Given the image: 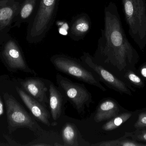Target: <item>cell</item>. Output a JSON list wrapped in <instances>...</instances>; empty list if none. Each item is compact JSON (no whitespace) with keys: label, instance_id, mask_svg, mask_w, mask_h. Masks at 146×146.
<instances>
[{"label":"cell","instance_id":"cell-13","mask_svg":"<svg viewBox=\"0 0 146 146\" xmlns=\"http://www.w3.org/2000/svg\"><path fill=\"white\" fill-rule=\"evenodd\" d=\"M4 54L9 67L12 68L27 70L28 72L35 74L27 67L19 50L13 43H9L7 45Z\"/></svg>","mask_w":146,"mask_h":146},{"label":"cell","instance_id":"cell-15","mask_svg":"<svg viewBox=\"0 0 146 146\" xmlns=\"http://www.w3.org/2000/svg\"><path fill=\"white\" fill-rule=\"evenodd\" d=\"M89 29V24L86 19L80 18L76 21L72 27V31L76 35H83Z\"/></svg>","mask_w":146,"mask_h":146},{"label":"cell","instance_id":"cell-19","mask_svg":"<svg viewBox=\"0 0 146 146\" xmlns=\"http://www.w3.org/2000/svg\"><path fill=\"white\" fill-rule=\"evenodd\" d=\"M136 129H146V112H142L139 115L138 120L134 124Z\"/></svg>","mask_w":146,"mask_h":146},{"label":"cell","instance_id":"cell-14","mask_svg":"<svg viewBox=\"0 0 146 146\" xmlns=\"http://www.w3.org/2000/svg\"><path fill=\"white\" fill-rule=\"evenodd\" d=\"M132 115V114L129 112L118 114L104 124L102 126V129L106 131H111L116 129L128 120Z\"/></svg>","mask_w":146,"mask_h":146},{"label":"cell","instance_id":"cell-4","mask_svg":"<svg viewBox=\"0 0 146 146\" xmlns=\"http://www.w3.org/2000/svg\"><path fill=\"white\" fill-rule=\"evenodd\" d=\"M56 83L68 100L79 114L85 112V107L89 108L93 102L91 93L83 84L73 82L59 73L56 75Z\"/></svg>","mask_w":146,"mask_h":146},{"label":"cell","instance_id":"cell-17","mask_svg":"<svg viewBox=\"0 0 146 146\" xmlns=\"http://www.w3.org/2000/svg\"><path fill=\"white\" fill-rule=\"evenodd\" d=\"M125 77L131 83L136 87H143L145 86V83L141 78L135 73L132 70H127L125 74Z\"/></svg>","mask_w":146,"mask_h":146},{"label":"cell","instance_id":"cell-10","mask_svg":"<svg viewBox=\"0 0 146 146\" xmlns=\"http://www.w3.org/2000/svg\"><path fill=\"white\" fill-rule=\"evenodd\" d=\"M64 146H91L82 139L77 127L74 123H66L62 129Z\"/></svg>","mask_w":146,"mask_h":146},{"label":"cell","instance_id":"cell-16","mask_svg":"<svg viewBox=\"0 0 146 146\" xmlns=\"http://www.w3.org/2000/svg\"><path fill=\"white\" fill-rule=\"evenodd\" d=\"M125 135L133 140L146 142V129H136L132 133H125Z\"/></svg>","mask_w":146,"mask_h":146},{"label":"cell","instance_id":"cell-21","mask_svg":"<svg viewBox=\"0 0 146 146\" xmlns=\"http://www.w3.org/2000/svg\"><path fill=\"white\" fill-rule=\"evenodd\" d=\"M139 71L141 75L146 79V62L141 65Z\"/></svg>","mask_w":146,"mask_h":146},{"label":"cell","instance_id":"cell-1","mask_svg":"<svg viewBox=\"0 0 146 146\" xmlns=\"http://www.w3.org/2000/svg\"><path fill=\"white\" fill-rule=\"evenodd\" d=\"M105 43L102 47L105 62L110 63L120 71L134 68L139 56L129 41L115 5L112 4L105 14Z\"/></svg>","mask_w":146,"mask_h":146},{"label":"cell","instance_id":"cell-3","mask_svg":"<svg viewBox=\"0 0 146 146\" xmlns=\"http://www.w3.org/2000/svg\"><path fill=\"white\" fill-rule=\"evenodd\" d=\"M50 61L59 72L96 87L103 91H106L95 75L87 69L79 61L63 55H56L51 57Z\"/></svg>","mask_w":146,"mask_h":146},{"label":"cell","instance_id":"cell-6","mask_svg":"<svg viewBox=\"0 0 146 146\" xmlns=\"http://www.w3.org/2000/svg\"><path fill=\"white\" fill-rule=\"evenodd\" d=\"M82 62L92 71L100 81L104 83L109 88L116 91L132 95L131 91L125 83L117 78L101 65L96 63L93 58L88 53H84L81 57Z\"/></svg>","mask_w":146,"mask_h":146},{"label":"cell","instance_id":"cell-9","mask_svg":"<svg viewBox=\"0 0 146 146\" xmlns=\"http://www.w3.org/2000/svg\"><path fill=\"white\" fill-rule=\"evenodd\" d=\"M46 80L41 78H32L21 82L25 90L33 97L47 108L49 104L47 92L49 90L46 85Z\"/></svg>","mask_w":146,"mask_h":146},{"label":"cell","instance_id":"cell-7","mask_svg":"<svg viewBox=\"0 0 146 146\" xmlns=\"http://www.w3.org/2000/svg\"><path fill=\"white\" fill-rule=\"evenodd\" d=\"M56 2V0H41L32 29L33 36L42 35L46 31L54 14Z\"/></svg>","mask_w":146,"mask_h":146},{"label":"cell","instance_id":"cell-8","mask_svg":"<svg viewBox=\"0 0 146 146\" xmlns=\"http://www.w3.org/2000/svg\"><path fill=\"white\" fill-rule=\"evenodd\" d=\"M16 90L22 101L33 115L42 123L50 127L51 125L50 114L46 107L19 87H16Z\"/></svg>","mask_w":146,"mask_h":146},{"label":"cell","instance_id":"cell-23","mask_svg":"<svg viewBox=\"0 0 146 146\" xmlns=\"http://www.w3.org/2000/svg\"><path fill=\"white\" fill-rule=\"evenodd\" d=\"M56 144H55V145H54V146H56ZM57 145H56V146ZM58 145V146H61V145H59V144H58V145Z\"/></svg>","mask_w":146,"mask_h":146},{"label":"cell","instance_id":"cell-11","mask_svg":"<svg viewBox=\"0 0 146 146\" xmlns=\"http://www.w3.org/2000/svg\"><path fill=\"white\" fill-rule=\"evenodd\" d=\"M49 105L50 115L54 121H56L60 117L63 107V95L54 83L49 84Z\"/></svg>","mask_w":146,"mask_h":146},{"label":"cell","instance_id":"cell-5","mask_svg":"<svg viewBox=\"0 0 146 146\" xmlns=\"http://www.w3.org/2000/svg\"><path fill=\"white\" fill-rule=\"evenodd\" d=\"M9 124L12 127H24L38 134L43 130L15 99L7 93L4 95Z\"/></svg>","mask_w":146,"mask_h":146},{"label":"cell","instance_id":"cell-22","mask_svg":"<svg viewBox=\"0 0 146 146\" xmlns=\"http://www.w3.org/2000/svg\"><path fill=\"white\" fill-rule=\"evenodd\" d=\"M3 104L2 102L1 99L0 97V116L3 114Z\"/></svg>","mask_w":146,"mask_h":146},{"label":"cell","instance_id":"cell-2","mask_svg":"<svg viewBox=\"0 0 146 146\" xmlns=\"http://www.w3.org/2000/svg\"><path fill=\"white\" fill-rule=\"evenodd\" d=\"M128 33L140 49L146 46V0H122Z\"/></svg>","mask_w":146,"mask_h":146},{"label":"cell","instance_id":"cell-20","mask_svg":"<svg viewBox=\"0 0 146 146\" xmlns=\"http://www.w3.org/2000/svg\"><path fill=\"white\" fill-rule=\"evenodd\" d=\"M13 11L10 8L5 7L0 9V21H4L11 18Z\"/></svg>","mask_w":146,"mask_h":146},{"label":"cell","instance_id":"cell-12","mask_svg":"<svg viewBox=\"0 0 146 146\" xmlns=\"http://www.w3.org/2000/svg\"><path fill=\"white\" fill-rule=\"evenodd\" d=\"M119 111L116 102L112 99H106L99 105L94 119L96 123L102 122L115 117L119 114Z\"/></svg>","mask_w":146,"mask_h":146},{"label":"cell","instance_id":"cell-18","mask_svg":"<svg viewBox=\"0 0 146 146\" xmlns=\"http://www.w3.org/2000/svg\"><path fill=\"white\" fill-rule=\"evenodd\" d=\"M34 2H29L24 5L21 12V15L23 19H26L30 16L33 9Z\"/></svg>","mask_w":146,"mask_h":146}]
</instances>
